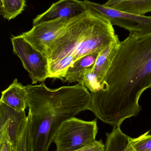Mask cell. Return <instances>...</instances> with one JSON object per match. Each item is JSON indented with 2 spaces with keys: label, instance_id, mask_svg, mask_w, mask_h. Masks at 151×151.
I'll list each match as a JSON object with an SVG mask.
<instances>
[{
  "label": "cell",
  "instance_id": "6da1fadb",
  "mask_svg": "<svg viewBox=\"0 0 151 151\" xmlns=\"http://www.w3.org/2000/svg\"><path fill=\"white\" fill-rule=\"evenodd\" d=\"M102 89L90 92L89 110L113 128L142 110V94L151 88V31L130 33L121 42Z\"/></svg>",
  "mask_w": 151,
  "mask_h": 151
},
{
  "label": "cell",
  "instance_id": "7a4b0ae2",
  "mask_svg": "<svg viewBox=\"0 0 151 151\" xmlns=\"http://www.w3.org/2000/svg\"><path fill=\"white\" fill-rule=\"evenodd\" d=\"M113 26L108 19L87 10L70 19L48 49L46 57L50 62L73 55L76 61L100 52L119 40Z\"/></svg>",
  "mask_w": 151,
  "mask_h": 151
},
{
  "label": "cell",
  "instance_id": "3957f363",
  "mask_svg": "<svg viewBox=\"0 0 151 151\" xmlns=\"http://www.w3.org/2000/svg\"><path fill=\"white\" fill-rule=\"evenodd\" d=\"M27 106L34 151H48L60 125L77 115L72 107L57 99H38L29 102Z\"/></svg>",
  "mask_w": 151,
  "mask_h": 151
},
{
  "label": "cell",
  "instance_id": "277c9868",
  "mask_svg": "<svg viewBox=\"0 0 151 151\" xmlns=\"http://www.w3.org/2000/svg\"><path fill=\"white\" fill-rule=\"evenodd\" d=\"M98 132L96 119L86 121L73 117L60 125L53 142L56 151H74L95 142Z\"/></svg>",
  "mask_w": 151,
  "mask_h": 151
},
{
  "label": "cell",
  "instance_id": "5b68a950",
  "mask_svg": "<svg viewBox=\"0 0 151 151\" xmlns=\"http://www.w3.org/2000/svg\"><path fill=\"white\" fill-rule=\"evenodd\" d=\"M13 52L21 60L34 84L49 78V61L41 52L35 48L22 35L11 38Z\"/></svg>",
  "mask_w": 151,
  "mask_h": 151
},
{
  "label": "cell",
  "instance_id": "8992f818",
  "mask_svg": "<svg viewBox=\"0 0 151 151\" xmlns=\"http://www.w3.org/2000/svg\"><path fill=\"white\" fill-rule=\"evenodd\" d=\"M83 2L87 10L108 19L113 26L122 27L130 33L151 31V16L122 11L87 0Z\"/></svg>",
  "mask_w": 151,
  "mask_h": 151
},
{
  "label": "cell",
  "instance_id": "52a82bcc",
  "mask_svg": "<svg viewBox=\"0 0 151 151\" xmlns=\"http://www.w3.org/2000/svg\"><path fill=\"white\" fill-rule=\"evenodd\" d=\"M71 19H63L43 22L34 26L31 30L23 33L22 35L46 57L48 49L62 32Z\"/></svg>",
  "mask_w": 151,
  "mask_h": 151
},
{
  "label": "cell",
  "instance_id": "ba28073f",
  "mask_svg": "<svg viewBox=\"0 0 151 151\" xmlns=\"http://www.w3.org/2000/svg\"><path fill=\"white\" fill-rule=\"evenodd\" d=\"M87 10L83 1L59 0L33 20V26L43 22L58 19H71Z\"/></svg>",
  "mask_w": 151,
  "mask_h": 151
},
{
  "label": "cell",
  "instance_id": "9c48e42d",
  "mask_svg": "<svg viewBox=\"0 0 151 151\" xmlns=\"http://www.w3.org/2000/svg\"><path fill=\"white\" fill-rule=\"evenodd\" d=\"M27 121L25 111H19L0 103V129H6L15 145Z\"/></svg>",
  "mask_w": 151,
  "mask_h": 151
},
{
  "label": "cell",
  "instance_id": "30bf717a",
  "mask_svg": "<svg viewBox=\"0 0 151 151\" xmlns=\"http://www.w3.org/2000/svg\"><path fill=\"white\" fill-rule=\"evenodd\" d=\"M0 103L19 111H25L27 106V91L26 86H23L14 79L11 85L2 92Z\"/></svg>",
  "mask_w": 151,
  "mask_h": 151
},
{
  "label": "cell",
  "instance_id": "8fae6325",
  "mask_svg": "<svg viewBox=\"0 0 151 151\" xmlns=\"http://www.w3.org/2000/svg\"><path fill=\"white\" fill-rule=\"evenodd\" d=\"M120 42L118 40L111 43L103 50L98 57L93 67V72L101 84L112 64Z\"/></svg>",
  "mask_w": 151,
  "mask_h": 151
},
{
  "label": "cell",
  "instance_id": "7c38bea8",
  "mask_svg": "<svg viewBox=\"0 0 151 151\" xmlns=\"http://www.w3.org/2000/svg\"><path fill=\"white\" fill-rule=\"evenodd\" d=\"M99 53L89 54L75 61L68 68L61 80L69 83L75 82L79 83L86 71L93 69Z\"/></svg>",
  "mask_w": 151,
  "mask_h": 151
},
{
  "label": "cell",
  "instance_id": "4fadbf2b",
  "mask_svg": "<svg viewBox=\"0 0 151 151\" xmlns=\"http://www.w3.org/2000/svg\"><path fill=\"white\" fill-rule=\"evenodd\" d=\"M106 135L105 151H126L129 137L122 132L120 127L113 128Z\"/></svg>",
  "mask_w": 151,
  "mask_h": 151
},
{
  "label": "cell",
  "instance_id": "5bb4252c",
  "mask_svg": "<svg viewBox=\"0 0 151 151\" xmlns=\"http://www.w3.org/2000/svg\"><path fill=\"white\" fill-rule=\"evenodd\" d=\"M75 61L73 55H69L60 59L49 62V78L60 80L70 66Z\"/></svg>",
  "mask_w": 151,
  "mask_h": 151
},
{
  "label": "cell",
  "instance_id": "9a60e30c",
  "mask_svg": "<svg viewBox=\"0 0 151 151\" xmlns=\"http://www.w3.org/2000/svg\"><path fill=\"white\" fill-rule=\"evenodd\" d=\"M25 0H3L1 3V13L4 19L15 18L24 11Z\"/></svg>",
  "mask_w": 151,
  "mask_h": 151
},
{
  "label": "cell",
  "instance_id": "2e32d148",
  "mask_svg": "<svg viewBox=\"0 0 151 151\" xmlns=\"http://www.w3.org/2000/svg\"><path fill=\"white\" fill-rule=\"evenodd\" d=\"M15 151H34L30 120L27 121L16 141Z\"/></svg>",
  "mask_w": 151,
  "mask_h": 151
},
{
  "label": "cell",
  "instance_id": "e0dca14e",
  "mask_svg": "<svg viewBox=\"0 0 151 151\" xmlns=\"http://www.w3.org/2000/svg\"><path fill=\"white\" fill-rule=\"evenodd\" d=\"M150 131L136 138L129 137V141L126 151H151V134Z\"/></svg>",
  "mask_w": 151,
  "mask_h": 151
},
{
  "label": "cell",
  "instance_id": "ac0fdd59",
  "mask_svg": "<svg viewBox=\"0 0 151 151\" xmlns=\"http://www.w3.org/2000/svg\"><path fill=\"white\" fill-rule=\"evenodd\" d=\"M79 83L90 91V92H97L102 89V85L93 73V69L86 71Z\"/></svg>",
  "mask_w": 151,
  "mask_h": 151
},
{
  "label": "cell",
  "instance_id": "d6986e66",
  "mask_svg": "<svg viewBox=\"0 0 151 151\" xmlns=\"http://www.w3.org/2000/svg\"><path fill=\"white\" fill-rule=\"evenodd\" d=\"M0 151H15L9 133L4 129H0Z\"/></svg>",
  "mask_w": 151,
  "mask_h": 151
},
{
  "label": "cell",
  "instance_id": "ffe728a7",
  "mask_svg": "<svg viewBox=\"0 0 151 151\" xmlns=\"http://www.w3.org/2000/svg\"><path fill=\"white\" fill-rule=\"evenodd\" d=\"M105 145L102 140L97 141L81 149L74 151H105Z\"/></svg>",
  "mask_w": 151,
  "mask_h": 151
},
{
  "label": "cell",
  "instance_id": "44dd1931",
  "mask_svg": "<svg viewBox=\"0 0 151 151\" xmlns=\"http://www.w3.org/2000/svg\"><path fill=\"white\" fill-rule=\"evenodd\" d=\"M148 2H149V4H150V8L151 10V0H148Z\"/></svg>",
  "mask_w": 151,
  "mask_h": 151
},
{
  "label": "cell",
  "instance_id": "7402d4cb",
  "mask_svg": "<svg viewBox=\"0 0 151 151\" xmlns=\"http://www.w3.org/2000/svg\"><path fill=\"white\" fill-rule=\"evenodd\" d=\"M0 1H1V3L3 1V0H0Z\"/></svg>",
  "mask_w": 151,
  "mask_h": 151
}]
</instances>
